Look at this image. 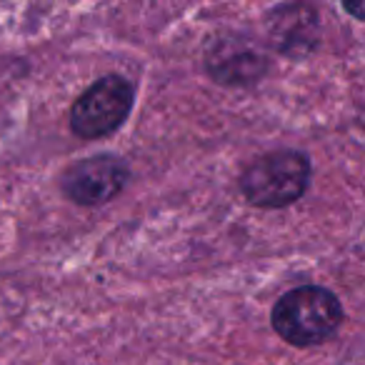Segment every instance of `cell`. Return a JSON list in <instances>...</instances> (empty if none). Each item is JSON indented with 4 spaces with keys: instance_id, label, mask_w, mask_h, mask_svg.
<instances>
[{
    "instance_id": "cell-2",
    "label": "cell",
    "mask_w": 365,
    "mask_h": 365,
    "mask_svg": "<svg viewBox=\"0 0 365 365\" xmlns=\"http://www.w3.org/2000/svg\"><path fill=\"white\" fill-rule=\"evenodd\" d=\"M310 160L298 150H275L253 160L240 175V190L253 205L283 208L305 193Z\"/></svg>"
},
{
    "instance_id": "cell-1",
    "label": "cell",
    "mask_w": 365,
    "mask_h": 365,
    "mask_svg": "<svg viewBox=\"0 0 365 365\" xmlns=\"http://www.w3.org/2000/svg\"><path fill=\"white\" fill-rule=\"evenodd\" d=\"M343 323V308L330 290L318 285H303L275 303L273 328L290 345H318Z\"/></svg>"
},
{
    "instance_id": "cell-3",
    "label": "cell",
    "mask_w": 365,
    "mask_h": 365,
    "mask_svg": "<svg viewBox=\"0 0 365 365\" xmlns=\"http://www.w3.org/2000/svg\"><path fill=\"white\" fill-rule=\"evenodd\" d=\"M133 108V86L120 76H108L91 86L76 101L71 110V128L76 135L93 138L110 135L125 123Z\"/></svg>"
},
{
    "instance_id": "cell-4",
    "label": "cell",
    "mask_w": 365,
    "mask_h": 365,
    "mask_svg": "<svg viewBox=\"0 0 365 365\" xmlns=\"http://www.w3.org/2000/svg\"><path fill=\"white\" fill-rule=\"evenodd\" d=\"M125 182V163L113 155H96L68 168L63 175V193L78 205H101L115 198Z\"/></svg>"
},
{
    "instance_id": "cell-5",
    "label": "cell",
    "mask_w": 365,
    "mask_h": 365,
    "mask_svg": "<svg viewBox=\"0 0 365 365\" xmlns=\"http://www.w3.org/2000/svg\"><path fill=\"white\" fill-rule=\"evenodd\" d=\"M210 73L220 83H253L263 73V58L243 43H220L210 56Z\"/></svg>"
}]
</instances>
